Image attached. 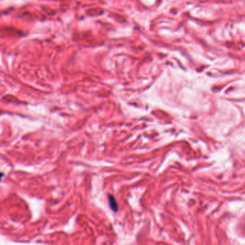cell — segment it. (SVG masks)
I'll return each instance as SVG.
<instances>
[{"label": "cell", "mask_w": 245, "mask_h": 245, "mask_svg": "<svg viewBox=\"0 0 245 245\" xmlns=\"http://www.w3.org/2000/svg\"><path fill=\"white\" fill-rule=\"evenodd\" d=\"M3 176V173H0V179H1V178Z\"/></svg>", "instance_id": "obj_2"}, {"label": "cell", "mask_w": 245, "mask_h": 245, "mask_svg": "<svg viewBox=\"0 0 245 245\" xmlns=\"http://www.w3.org/2000/svg\"><path fill=\"white\" fill-rule=\"evenodd\" d=\"M108 199H109V203L110 208H111L114 211H116L118 210V204L117 202H116L115 198H114L112 196H109L108 197Z\"/></svg>", "instance_id": "obj_1"}]
</instances>
